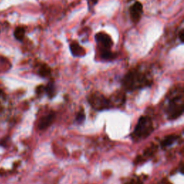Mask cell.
Returning a JSON list of instances; mask_svg holds the SVG:
<instances>
[{
	"label": "cell",
	"instance_id": "obj_12",
	"mask_svg": "<svg viewBox=\"0 0 184 184\" xmlns=\"http://www.w3.org/2000/svg\"><path fill=\"white\" fill-rule=\"evenodd\" d=\"M176 139H177V137L175 135H170L167 137L163 142V146L165 147V146L170 145L174 143V141H175Z\"/></svg>",
	"mask_w": 184,
	"mask_h": 184
},
{
	"label": "cell",
	"instance_id": "obj_7",
	"mask_svg": "<svg viewBox=\"0 0 184 184\" xmlns=\"http://www.w3.org/2000/svg\"><path fill=\"white\" fill-rule=\"evenodd\" d=\"M54 119H55V114L53 113H50L46 116L43 117L40 120V122H39L38 127L40 129H45L48 128L49 126H50L51 124L53 123Z\"/></svg>",
	"mask_w": 184,
	"mask_h": 184
},
{
	"label": "cell",
	"instance_id": "obj_10",
	"mask_svg": "<svg viewBox=\"0 0 184 184\" xmlns=\"http://www.w3.org/2000/svg\"><path fill=\"white\" fill-rule=\"evenodd\" d=\"M50 73V68L48 67L47 65L42 66L40 70H39V74L42 77H46Z\"/></svg>",
	"mask_w": 184,
	"mask_h": 184
},
{
	"label": "cell",
	"instance_id": "obj_13",
	"mask_svg": "<svg viewBox=\"0 0 184 184\" xmlns=\"http://www.w3.org/2000/svg\"><path fill=\"white\" fill-rule=\"evenodd\" d=\"M45 91L46 92L48 93V94L49 96H53V94H54V91H55V89H54V87H53V83H50L45 88Z\"/></svg>",
	"mask_w": 184,
	"mask_h": 184
},
{
	"label": "cell",
	"instance_id": "obj_14",
	"mask_svg": "<svg viewBox=\"0 0 184 184\" xmlns=\"http://www.w3.org/2000/svg\"><path fill=\"white\" fill-rule=\"evenodd\" d=\"M84 119H85L84 113H83V112H80L79 113H78V115H77V117H76L77 122H82L83 120H84Z\"/></svg>",
	"mask_w": 184,
	"mask_h": 184
},
{
	"label": "cell",
	"instance_id": "obj_2",
	"mask_svg": "<svg viewBox=\"0 0 184 184\" xmlns=\"http://www.w3.org/2000/svg\"><path fill=\"white\" fill-rule=\"evenodd\" d=\"M147 81L148 80L143 73L137 71H132L125 76L124 84L128 89H132L145 85Z\"/></svg>",
	"mask_w": 184,
	"mask_h": 184
},
{
	"label": "cell",
	"instance_id": "obj_9",
	"mask_svg": "<svg viewBox=\"0 0 184 184\" xmlns=\"http://www.w3.org/2000/svg\"><path fill=\"white\" fill-rule=\"evenodd\" d=\"M101 55L102 58L106 60H111L115 57L114 54L111 52L109 49H102Z\"/></svg>",
	"mask_w": 184,
	"mask_h": 184
},
{
	"label": "cell",
	"instance_id": "obj_4",
	"mask_svg": "<svg viewBox=\"0 0 184 184\" xmlns=\"http://www.w3.org/2000/svg\"><path fill=\"white\" fill-rule=\"evenodd\" d=\"M179 102H180V98L179 97L174 98L172 101L171 102L168 109L170 118L176 119V117H179L182 114L183 111V103L179 104Z\"/></svg>",
	"mask_w": 184,
	"mask_h": 184
},
{
	"label": "cell",
	"instance_id": "obj_15",
	"mask_svg": "<svg viewBox=\"0 0 184 184\" xmlns=\"http://www.w3.org/2000/svg\"><path fill=\"white\" fill-rule=\"evenodd\" d=\"M179 38H180V40H181V41L182 42V43H183V40H184V39H183V36H184V31H183V30H181V32H180V33H179Z\"/></svg>",
	"mask_w": 184,
	"mask_h": 184
},
{
	"label": "cell",
	"instance_id": "obj_3",
	"mask_svg": "<svg viewBox=\"0 0 184 184\" xmlns=\"http://www.w3.org/2000/svg\"><path fill=\"white\" fill-rule=\"evenodd\" d=\"M89 103L96 109L102 110L109 107V102L104 96L99 94H94L89 98Z\"/></svg>",
	"mask_w": 184,
	"mask_h": 184
},
{
	"label": "cell",
	"instance_id": "obj_16",
	"mask_svg": "<svg viewBox=\"0 0 184 184\" xmlns=\"http://www.w3.org/2000/svg\"><path fill=\"white\" fill-rule=\"evenodd\" d=\"M0 93H1V91H0Z\"/></svg>",
	"mask_w": 184,
	"mask_h": 184
},
{
	"label": "cell",
	"instance_id": "obj_6",
	"mask_svg": "<svg viewBox=\"0 0 184 184\" xmlns=\"http://www.w3.org/2000/svg\"><path fill=\"white\" fill-rule=\"evenodd\" d=\"M143 4L139 2H136L135 3L130 7L129 12H130L131 19L134 23H137V22L140 19L142 14H143Z\"/></svg>",
	"mask_w": 184,
	"mask_h": 184
},
{
	"label": "cell",
	"instance_id": "obj_5",
	"mask_svg": "<svg viewBox=\"0 0 184 184\" xmlns=\"http://www.w3.org/2000/svg\"><path fill=\"white\" fill-rule=\"evenodd\" d=\"M95 39L97 43L101 45L102 49H110L113 44L111 37L104 33H97L95 36Z\"/></svg>",
	"mask_w": 184,
	"mask_h": 184
},
{
	"label": "cell",
	"instance_id": "obj_11",
	"mask_svg": "<svg viewBox=\"0 0 184 184\" xmlns=\"http://www.w3.org/2000/svg\"><path fill=\"white\" fill-rule=\"evenodd\" d=\"M24 29L23 28H18L14 31V36L18 40H22L24 36Z\"/></svg>",
	"mask_w": 184,
	"mask_h": 184
},
{
	"label": "cell",
	"instance_id": "obj_1",
	"mask_svg": "<svg viewBox=\"0 0 184 184\" xmlns=\"http://www.w3.org/2000/svg\"><path fill=\"white\" fill-rule=\"evenodd\" d=\"M153 131V124L151 119L148 117H142L139 119L133 132L134 137L137 139H143L150 135Z\"/></svg>",
	"mask_w": 184,
	"mask_h": 184
},
{
	"label": "cell",
	"instance_id": "obj_8",
	"mask_svg": "<svg viewBox=\"0 0 184 184\" xmlns=\"http://www.w3.org/2000/svg\"><path fill=\"white\" fill-rule=\"evenodd\" d=\"M70 50L71 51V53L74 56L80 57L85 55V50L83 49L77 42H72L70 45Z\"/></svg>",
	"mask_w": 184,
	"mask_h": 184
}]
</instances>
